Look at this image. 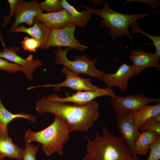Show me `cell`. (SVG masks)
<instances>
[{
  "instance_id": "cell-8",
  "label": "cell",
  "mask_w": 160,
  "mask_h": 160,
  "mask_svg": "<svg viewBox=\"0 0 160 160\" xmlns=\"http://www.w3.org/2000/svg\"><path fill=\"white\" fill-rule=\"evenodd\" d=\"M62 73L66 76L65 79L62 82L55 84H47L43 85L33 86L27 88L30 90L41 87H52L55 91H59L62 87L70 88L77 91H92L101 90L102 88L98 87L91 82L90 78H83L70 71L66 67L63 66Z\"/></svg>"
},
{
  "instance_id": "cell-14",
  "label": "cell",
  "mask_w": 160,
  "mask_h": 160,
  "mask_svg": "<svg viewBox=\"0 0 160 160\" xmlns=\"http://www.w3.org/2000/svg\"><path fill=\"white\" fill-rule=\"evenodd\" d=\"M129 59L132 62L137 75L145 68L150 67L160 70V57L155 53L146 52L140 49L132 50Z\"/></svg>"
},
{
  "instance_id": "cell-15",
  "label": "cell",
  "mask_w": 160,
  "mask_h": 160,
  "mask_svg": "<svg viewBox=\"0 0 160 160\" xmlns=\"http://www.w3.org/2000/svg\"><path fill=\"white\" fill-rule=\"evenodd\" d=\"M35 20L44 23L51 30L62 28L72 22L71 16L69 12L64 9L57 12L39 14Z\"/></svg>"
},
{
  "instance_id": "cell-3",
  "label": "cell",
  "mask_w": 160,
  "mask_h": 160,
  "mask_svg": "<svg viewBox=\"0 0 160 160\" xmlns=\"http://www.w3.org/2000/svg\"><path fill=\"white\" fill-rule=\"evenodd\" d=\"M70 132L65 121L55 115L53 122L44 129L36 132L30 129L27 130L24 140L28 143L36 141L41 144L43 151L47 156L55 152L63 155L64 145L69 139Z\"/></svg>"
},
{
  "instance_id": "cell-20",
  "label": "cell",
  "mask_w": 160,
  "mask_h": 160,
  "mask_svg": "<svg viewBox=\"0 0 160 160\" xmlns=\"http://www.w3.org/2000/svg\"><path fill=\"white\" fill-rule=\"evenodd\" d=\"M21 118L27 119L33 123H35L36 117L30 114H25L23 112L14 114L7 110L1 101L0 94V128L7 127L8 124L14 119Z\"/></svg>"
},
{
  "instance_id": "cell-7",
  "label": "cell",
  "mask_w": 160,
  "mask_h": 160,
  "mask_svg": "<svg viewBox=\"0 0 160 160\" xmlns=\"http://www.w3.org/2000/svg\"><path fill=\"white\" fill-rule=\"evenodd\" d=\"M111 101L115 110L117 117L133 113L148 103L160 102V98H152L138 94L120 97L115 95L111 97Z\"/></svg>"
},
{
  "instance_id": "cell-32",
  "label": "cell",
  "mask_w": 160,
  "mask_h": 160,
  "mask_svg": "<svg viewBox=\"0 0 160 160\" xmlns=\"http://www.w3.org/2000/svg\"><path fill=\"white\" fill-rule=\"evenodd\" d=\"M0 40L1 41V43H2V46L4 47L5 46V44L4 42V41L3 40V39L2 37V36H1V31H0Z\"/></svg>"
},
{
  "instance_id": "cell-17",
  "label": "cell",
  "mask_w": 160,
  "mask_h": 160,
  "mask_svg": "<svg viewBox=\"0 0 160 160\" xmlns=\"http://www.w3.org/2000/svg\"><path fill=\"white\" fill-rule=\"evenodd\" d=\"M50 31L43 23L35 20L31 27L28 28L22 25L17 27L14 32H23L29 35L40 43L41 49L46 43Z\"/></svg>"
},
{
  "instance_id": "cell-6",
  "label": "cell",
  "mask_w": 160,
  "mask_h": 160,
  "mask_svg": "<svg viewBox=\"0 0 160 160\" xmlns=\"http://www.w3.org/2000/svg\"><path fill=\"white\" fill-rule=\"evenodd\" d=\"M76 30V26L72 22L62 28L51 30L47 40L41 49H48L52 47H64L82 52L89 48L75 38L74 33Z\"/></svg>"
},
{
  "instance_id": "cell-18",
  "label": "cell",
  "mask_w": 160,
  "mask_h": 160,
  "mask_svg": "<svg viewBox=\"0 0 160 160\" xmlns=\"http://www.w3.org/2000/svg\"><path fill=\"white\" fill-rule=\"evenodd\" d=\"M60 1L63 8L70 14L72 22L79 27H85L91 19V14L89 13L86 9L79 12L66 0Z\"/></svg>"
},
{
  "instance_id": "cell-10",
  "label": "cell",
  "mask_w": 160,
  "mask_h": 160,
  "mask_svg": "<svg viewBox=\"0 0 160 160\" xmlns=\"http://www.w3.org/2000/svg\"><path fill=\"white\" fill-rule=\"evenodd\" d=\"M42 12L39 7L37 0H19L15 7V20L10 31L14 32L18 25L22 23H26L31 27L35 20V17Z\"/></svg>"
},
{
  "instance_id": "cell-11",
  "label": "cell",
  "mask_w": 160,
  "mask_h": 160,
  "mask_svg": "<svg viewBox=\"0 0 160 160\" xmlns=\"http://www.w3.org/2000/svg\"><path fill=\"white\" fill-rule=\"evenodd\" d=\"M116 124L122 137L128 145L133 157L140 160L135 151L136 141L140 133L135 121L133 113L123 115L117 117Z\"/></svg>"
},
{
  "instance_id": "cell-33",
  "label": "cell",
  "mask_w": 160,
  "mask_h": 160,
  "mask_svg": "<svg viewBox=\"0 0 160 160\" xmlns=\"http://www.w3.org/2000/svg\"><path fill=\"white\" fill-rule=\"evenodd\" d=\"M4 158L5 157L4 156L0 154V160H3Z\"/></svg>"
},
{
  "instance_id": "cell-19",
  "label": "cell",
  "mask_w": 160,
  "mask_h": 160,
  "mask_svg": "<svg viewBox=\"0 0 160 160\" xmlns=\"http://www.w3.org/2000/svg\"><path fill=\"white\" fill-rule=\"evenodd\" d=\"M160 135L152 131H143L140 133L135 145V151L137 155L145 156L151 145Z\"/></svg>"
},
{
  "instance_id": "cell-34",
  "label": "cell",
  "mask_w": 160,
  "mask_h": 160,
  "mask_svg": "<svg viewBox=\"0 0 160 160\" xmlns=\"http://www.w3.org/2000/svg\"></svg>"
},
{
  "instance_id": "cell-1",
  "label": "cell",
  "mask_w": 160,
  "mask_h": 160,
  "mask_svg": "<svg viewBox=\"0 0 160 160\" xmlns=\"http://www.w3.org/2000/svg\"><path fill=\"white\" fill-rule=\"evenodd\" d=\"M36 109L39 113L49 112L60 117L70 132L87 131L99 116L98 104L94 101L79 105L53 102L43 97L37 102Z\"/></svg>"
},
{
  "instance_id": "cell-27",
  "label": "cell",
  "mask_w": 160,
  "mask_h": 160,
  "mask_svg": "<svg viewBox=\"0 0 160 160\" xmlns=\"http://www.w3.org/2000/svg\"><path fill=\"white\" fill-rule=\"evenodd\" d=\"M149 154L146 160H160V135L150 146Z\"/></svg>"
},
{
  "instance_id": "cell-26",
  "label": "cell",
  "mask_w": 160,
  "mask_h": 160,
  "mask_svg": "<svg viewBox=\"0 0 160 160\" xmlns=\"http://www.w3.org/2000/svg\"><path fill=\"white\" fill-rule=\"evenodd\" d=\"M0 69L9 73H16L19 71L22 72L23 69L17 64L12 63L0 57Z\"/></svg>"
},
{
  "instance_id": "cell-13",
  "label": "cell",
  "mask_w": 160,
  "mask_h": 160,
  "mask_svg": "<svg viewBox=\"0 0 160 160\" xmlns=\"http://www.w3.org/2000/svg\"><path fill=\"white\" fill-rule=\"evenodd\" d=\"M137 75L132 65L124 63L120 66L114 73L103 75L102 80L107 86L111 88L113 86L118 87L121 91L124 92L128 87V81L130 78Z\"/></svg>"
},
{
  "instance_id": "cell-22",
  "label": "cell",
  "mask_w": 160,
  "mask_h": 160,
  "mask_svg": "<svg viewBox=\"0 0 160 160\" xmlns=\"http://www.w3.org/2000/svg\"><path fill=\"white\" fill-rule=\"evenodd\" d=\"M130 25L132 29V34L139 33L143 34L152 41V44L156 48V52L155 53L158 57H160V36L150 35L146 33L145 31L142 30L138 26L137 21L133 22Z\"/></svg>"
},
{
  "instance_id": "cell-30",
  "label": "cell",
  "mask_w": 160,
  "mask_h": 160,
  "mask_svg": "<svg viewBox=\"0 0 160 160\" xmlns=\"http://www.w3.org/2000/svg\"><path fill=\"white\" fill-rule=\"evenodd\" d=\"M136 1H140L141 2L145 3L148 6L151 8H153L157 7L159 6V1L155 0L143 1V0H134Z\"/></svg>"
},
{
  "instance_id": "cell-12",
  "label": "cell",
  "mask_w": 160,
  "mask_h": 160,
  "mask_svg": "<svg viewBox=\"0 0 160 160\" xmlns=\"http://www.w3.org/2000/svg\"><path fill=\"white\" fill-rule=\"evenodd\" d=\"M66 97H60L56 93L48 96L47 99L53 102H70L74 104L83 105L87 104L93 101L95 98L103 95H108L111 97L115 95L111 88L106 87L101 90L87 91H77L75 93H72L71 96L66 93Z\"/></svg>"
},
{
  "instance_id": "cell-2",
  "label": "cell",
  "mask_w": 160,
  "mask_h": 160,
  "mask_svg": "<svg viewBox=\"0 0 160 160\" xmlns=\"http://www.w3.org/2000/svg\"><path fill=\"white\" fill-rule=\"evenodd\" d=\"M84 137L87 150L82 160H137L122 137L113 135L106 126L103 127L101 136L97 131L93 140Z\"/></svg>"
},
{
  "instance_id": "cell-9",
  "label": "cell",
  "mask_w": 160,
  "mask_h": 160,
  "mask_svg": "<svg viewBox=\"0 0 160 160\" xmlns=\"http://www.w3.org/2000/svg\"><path fill=\"white\" fill-rule=\"evenodd\" d=\"M20 50L17 46H12L9 48L6 46L2 52H0V57L21 66L23 69L22 72L29 80L32 79L33 72L36 68L42 66L41 60L33 59V55L30 54L26 58H24L17 54Z\"/></svg>"
},
{
  "instance_id": "cell-25",
  "label": "cell",
  "mask_w": 160,
  "mask_h": 160,
  "mask_svg": "<svg viewBox=\"0 0 160 160\" xmlns=\"http://www.w3.org/2000/svg\"><path fill=\"white\" fill-rule=\"evenodd\" d=\"M21 44L25 50L30 52H35L36 49L41 48V46L40 43L37 40L33 37L28 36L24 37Z\"/></svg>"
},
{
  "instance_id": "cell-16",
  "label": "cell",
  "mask_w": 160,
  "mask_h": 160,
  "mask_svg": "<svg viewBox=\"0 0 160 160\" xmlns=\"http://www.w3.org/2000/svg\"><path fill=\"white\" fill-rule=\"evenodd\" d=\"M8 130L7 127L0 128V154L4 157L23 160L24 150L13 143Z\"/></svg>"
},
{
  "instance_id": "cell-28",
  "label": "cell",
  "mask_w": 160,
  "mask_h": 160,
  "mask_svg": "<svg viewBox=\"0 0 160 160\" xmlns=\"http://www.w3.org/2000/svg\"><path fill=\"white\" fill-rule=\"evenodd\" d=\"M139 129L142 131H154L160 135V123L147 120L139 127Z\"/></svg>"
},
{
  "instance_id": "cell-31",
  "label": "cell",
  "mask_w": 160,
  "mask_h": 160,
  "mask_svg": "<svg viewBox=\"0 0 160 160\" xmlns=\"http://www.w3.org/2000/svg\"><path fill=\"white\" fill-rule=\"evenodd\" d=\"M148 120L160 123V114L155 115Z\"/></svg>"
},
{
  "instance_id": "cell-29",
  "label": "cell",
  "mask_w": 160,
  "mask_h": 160,
  "mask_svg": "<svg viewBox=\"0 0 160 160\" xmlns=\"http://www.w3.org/2000/svg\"><path fill=\"white\" fill-rule=\"evenodd\" d=\"M19 0H8L7 2L10 7L9 14V15L4 16L2 25L7 26L9 23L12 17L14 15L15 7Z\"/></svg>"
},
{
  "instance_id": "cell-5",
  "label": "cell",
  "mask_w": 160,
  "mask_h": 160,
  "mask_svg": "<svg viewBox=\"0 0 160 160\" xmlns=\"http://www.w3.org/2000/svg\"><path fill=\"white\" fill-rule=\"evenodd\" d=\"M71 49L66 47L63 50L61 47H57L54 50L55 58L54 63L56 65H63L76 74L83 73L101 80L104 72L95 66V63L98 58L96 57L92 60L84 53L81 56H75L74 60H71L67 58V52Z\"/></svg>"
},
{
  "instance_id": "cell-21",
  "label": "cell",
  "mask_w": 160,
  "mask_h": 160,
  "mask_svg": "<svg viewBox=\"0 0 160 160\" xmlns=\"http://www.w3.org/2000/svg\"><path fill=\"white\" fill-rule=\"evenodd\" d=\"M160 114V102L153 105H145L133 113L135 123L139 127L151 117Z\"/></svg>"
},
{
  "instance_id": "cell-23",
  "label": "cell",
  "mask_w": 160,
  "mask_h": 160,
  "mask_svg": "<svg viewBox=\"0 0 160 160\" xmlns=\"http://www.w3.org/2000/svg\"><path fill=\"white\" fill-rule=\"evenodd\" d=\"M39 5L42 11L46 10L48 13L59 12L63 9L59 0H46L39 3Z\"/></svg>"
},
{
  "instance_id": "cell-4",
  "label": "cell",
  "mask_w": 160,
  "mask_h": 160,
  "mask_svg": "<svg viewBox=\"0 0 160 160\" xmlns=\"http://www.w3.org/2000/svg\"><path fill=\"white\" fill-rule=\"evenodd\" d=\"M85 8L90 14H93L101 17L100 22L101 26L108 28L111 38L114 39L118 37H122L126 35L132 42V36L128 28L134 21L141 18L149 16L157 12L135 14H126L118 12L112 9L109 6L107 1L103 2L101 9L92 8L87 5H81Z\"/></svg>"
},
{
  "instance_id": "cell-24",
  "label": "cell",
  "mask_w": 160,
  "mask_h": 160,
  "mask_svg": "<svg viewBox=\"0 0 160 160\" xmlns=\"http://www.w3.org/2000/svg\"><path fill=\"white\" fill-rule=\"evenodd\" d=\"M23 160H36V154L39 150L40 144L34 146L32 143L25 142Z\"/></svg>"
}]
</instances>
